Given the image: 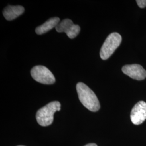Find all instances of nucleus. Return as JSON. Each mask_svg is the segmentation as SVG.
Listing matches in <instances>:
<instances>
[{
	"label": "nucleus",
	"mask_w": 146,
	"mask_h": 146,
	"mask_svg": "<svg viewBox=\"0 0 146 146\" xmlns=\"http://www.w3.org/2000/svg\"><path fill=\"white\" fill-rule=\"evenodd\" d=\"M123 73L131 78L136 80H143L146 78V71L140 64L125 65L122 68Z\"/></svg>",
	"instance_id": "obj_7"
},
{
	"label": "nucleus",
	"mask_w": 146,
	"mask_h": 146,
	"mask_svg": "<svg viewBox=\"0 0 146 146\" xmlns=\"http://www.w3.org/2000/svg\"><path fill=\"white\" fill-rule=\"evenodd\" d=\"M60 110L61 104L58 101H52L37 111L36 118L38 123L43 127L52 125L55 113Z\"/></svg>",
	"instance_id": "obj_2"
},
{
	"label": "nucleus",
	"mask_w": 146,
	"mask_h": 146,
	"mask_svg": "<svg viewBox=\"0 0 146 146\" xmlns=\"http://www.w3.org/2000/svg\"><path fill=\"white\" fill-rule=\"evenodd\" d=\"M84 146H97V145L96 144H95V143H89V144H87V145H85Z\"/></svg>",
	"instance_id": "obj_11"
},
{
	"label": "nucleus",
	"mask_w": 146,
	"mask_h": 146,
	"mask_svg": "<svg viewBox=\"0 0 146 146\" xmlns=\"http://www.w3.org/2000/svg\"><path fill=\"white\" fill-rule=\"evenodd\" d=\"M60 22V18L58 17H54L49 19L46 22H44L42 25L37 27L35 32L37 34L42 35L47 31H49L50 30L52 29L54 27L56 28Z\"/></svg>",
	"instance_id": "obj_9"
},
{
	"label": "nucleus",
	"mask_w": 146,
	"mask_h": 146,
	"mask_svg": "<svg viewBox=\"0 0 146 146\" xmlns=\"http://www.w3.org/2000/svg\"><path fill=\"white\" fill-rule=\"evenodd\" d=\"M24 11L25 8L21 5H8L4 9L3 14L7 20L11 21L21 15Z\"/></svg>",
	"instance_id": "obj_8"
},
{
	"label": "nucleus",
	"mask_w": 146,
	"mask_h": 146,
	"mask_svg": "<svg viewBox=\"0 0 146 146\" xmlns=\"http://www.w3.org/2000/svg\"><path fill=\"white\" fill-rule=\"evenodd\" d=\"M132 123L135 125L142 124L146 120V103L139 101L134 106L131 113Z\"/></svg>",
	"instance_id": "obj_6"
},
{
	"label": "nucleus",
	"mask_w": 146,
	"mask_h": 146,
	"mask_svg": "<svg viewBox=\"0 0 146 146\" xmlns=\"http://www.w3.org/2000/svg\"><path fill=\"white\" fill-rule=\"evenodd\" d=\"M137 4L141 8H143L146 7V0H137L136 1Z\"/></svg>",
	"instance_id": "obj_10"
},
{
	"label": "nucleus",
	"mask_w": 146,
	"mask_h": 146,
	"mask_svg": "<svg viewBox=\"0 0 146 146\" xmlns=\"http://www.w3.org/2000/svg\"></svg>",
	"instance_id": "obj_12"
},
{
	"label": "nucleus",
	"mask_w": 146,
	"mask_h": 146,
	"mask_svg": "<svg viewBox=\"0 0 146 146\" xmlns=\"http://www.w3.org/2000/svg\"><path fill=\"white\" fill-rule=\"evenodd\" d=\"M121 41L122 37L119 33H113L110 34L101 47L100 52L101 58L104 60L109 58L119 47Z\"/></svg>",
	"instance_id": "obj_3"
},
{
	"label": "nucleus",
	"mask_w": 146,
	"mask_h": 146,
	"mask_svg": "<svg viewBox=\"0 0 146 146\" xmlns=\"http://www.w3.org/2000/svg\"><path fill=\"white\" fill-rule=\"evenodd\" d=\"M76 90L78 99L86 108L93 112L100 110V104L96 95L86 84L78 82L76 85Z\"/></svg>",
	"instance_id": "obj_1"
},
{
	"label": "nucleus",
	"mask_w": 146,
	"mask_h": 146,
	"mask_svg": "<svg viewBox=\"0 0 146 146\" xmlns=\"http://www.w3.org/2000/svg\"><path fill=\"white\" fill-rule=\"evenodd\" d=\"M31 77L36 81L44 84H52L55 78L50 70L43 66H36L31 69Z\"/></svg>",
	"instance_id": "obj_4"
},
{
	"label": "nucleus",
	"mask_w": 146,
	"mask_h": 146,
	"mask_svg": "<svg viewBox=\"0 0 146 146\" xmlns=\"http://www.w3.org/2000/svg\"><path fill=\"white\" fill-rule=\"evenodd\" d=\"M55 28L58 33H66L69 38L71 39L77 36L81 30L80 27L78 25H74L73 21L68 19L59 22Z\"/></svg>",
	"instance_id": "obj_5"
}]
</instances>
